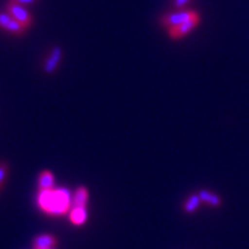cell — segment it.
<instances>
[{
  "label": "cell",
  "mask_w": 249,
  "mask_h": 249,
  "mask_svg": "<svg viewBox=\"0 0 249 249\" xmlns=\"http://www.w3.org/2000/svg\"><path fill=\"white\" fill-rule=\"evenodd\" d=\"M38 206L49 215H62L69 210L70 195L69 191L60 190L41 191L38 195Z\"/></svg>",
  "instance_id": "obj_1"
},
{
  "label": "cell",
  "mask_w": 249,
  "mask_h": 249,
  "mask_svg": "<svg viewBox=\"0 0 249 249\" xmlns=\"http://www.w3.org/2000/svg\"><path fill=\"white\" fill-rule=\"evenodd\" d=\"M7 13L9 14L13 19H16L17 22H19L20 24H23L26 28L32 24L33 18L30 14V12L24 8V5H20V4L12 3V1H8L7 4Z\"/></svg>",
  "instance_id": "obj_2"
},
{
  "label": "cell",
  "mask_w": 249,
  "mask_h": 249,
  "mask_svg": "<svg viewBox=\"0 0 249 249\" xmlns=\"http://www.w3.org/2000/svg\"><path fill=\"white\" fill-rule=\"evenodd\" d=\"M197 13L194 10H179V12H176V13L167 14L161 18V24L168 28H172V27L179 26V24L184 23L191 18L196 17Z\"/></svg>",
  "instance_id": "obj_3"
},
{
  "label": "cell",
  "mask_w": 249,
  "mask_h": 249,
  "mask_svg": "<svg viewBox=\"0 0 249 249\" xmlns=\"http://www.w3.org/2000/svg\"><path fill=\"white\" fill-rule=\"evenodd\" d=\"M0 28L7 32L13 33L16 36H20L26 32V27L13 19L7 12H0Z\"/></svg>",
  "instance_id": "obj_4"
},
{
  "label": "cell",
  "mask_w": 249,
  "mask_h": 249,
  "mask_svg": "<svg viewBox=\"0 0 249 249\" xmlns=\"http://www.w3.org/2000/svg\"><path fill=\"white\" fill-rule=\"evenodd\" d=\"M198 22H200V16L197 14L196 17L191 18V19H188L187 22H184V23L169 28V36L174 39H178L180 38V37L186 36L187 33H190L191 31L194 30L195 27L198 24Z\"/></svg>",
  "instance_id": "obj_5"
},
{
  "label": "cell",
  "mask_w": 249,
  "mask_h": 249,
  "mask_svg": "<svg viewBox=\"0 0 249 249\" xmlns=\"http://www.w3.org/2000/svg\"><path fill=\"white\" fill-rule=\"evenodd\" d=\"M62 57V51L60 47H55L53 49L51 53L49 55L46 60H45V64H43V71L47 72V74H51V72L55 71L59 66L60 61H61Z\"/></svg>",
  "instance_id": "obj_6"
},
{
  "label": "cell",
  "mask_w": 249,
  "mask_h": 249,
  "mask_svg": "<svg viewBox=\"0 0 249 249\" xmlns=\"http://www.w3.org/2000/svg\"><path fill=\"white\" fill-rule=\"evenodd\" d=\"M33 249H51L57 244V239L50 234H42L36 236L32 242Z\"/></svg>",
  "instance_id": "obj_7"
},
{
  "label": "cell",
  "mask_w": 249,
  "mask_h": 249,
  "mask_svg": "<svg viewBox=\"0 0 249 249\" xmlns=\"http://www.w3.org/2000/svg\"><path fill=\"white\" fill-rule=\"evenodd\" d=\"M55 186V179H53V174L49 171H45L39 174L38 178V187L41 191H50L53 190Z\"/></svg>",
  "instance_id": "obj_8"
},
{
  "label": "cell",
  "mask_w": 249,
  "mask_h": 249,
  "mask_svg": "<svg viewBox=\"0 0 249 249\" xmlns=\"http://www.w3.org/2000/svg\"><path fill=\"white\" fill-rule=\"evenodd\" d=\"M88 202V191L86 187H79L72 197V207H86Z\"/></svg>",
  "instance_id": "obj_9"
},
{
  "label": "cell",
  "mask_w": 249,
  "mask_h": 249,
  "mask_svg": "<svg viewBox=\"0 0 249 249\" xmlns=\"http://www.w3.org/2000/svg\"><path fill=\"white\" fill-rule=\"evenodd\" d=\"M87 220V210L86 207H72L70 213V221L74 225H83Z\"/></svg>",
  "instance_id": "obj_10"
},
{
  "label": "cell",
  "mask_w": 249,
  "mask_h": 249,
  "mask_svg": "<svg viewBox=\"0 0 249 249\" xmlns=\"http://www.w3.org/2000/svg\"><path fill=\"white\" fill-rule=\"evenodd\" d=\"M198 196H200L201 201L209 203V205H210V206H213V207L220 206V203H221L220 197L217 196V195H215V194H211L210 191L201 190L200 192H198Z\"/></svg>",
  "instance_id": "obj_11"
},
{
  "label": "cell",
  "mask_w": 249,
  "mask_h": 249,
  "mask_svg": "<svg viewBox=\"0 0 249 249\" xmlns=\"http://www.w3.org/2000/svg\"><path fill=\"white\" fill-rule=\"evenodd\" d=\"M200 202H201V198L200 196H198V194L197 195H192V196H190V198L184 202V211L186 213H194V211H196L197 209H198V206H200Z\"/></svg>",
  "instance_id": "obj_12"
},
{
  "label": "cell",
  "mask_w": 249,
  "mask_h": 249,
  "mask_svg": "<svg viewBox=\"0 0 249 249\" xmlns=\"http://www.w3.org/2000/svg\"><path fill=\"white\" fill-rule=\"evenodd\" d=\"M8 171H9V165L7 161H0V187H3L4 182L7 179Z\"/></svg>",
  "instance_id": "obj_13"
},
{
  "label": "cell",
  "mask_w": 249,
  "mask_h": 249,
  "mask_svg": "<svg viewBox=\"0 0 249 249\" xmlns=\"http://www.w3.org/2000/svg\"><path fill=\"white\" fill-rule=\"evenodd\" d=\"M8 1H12V3L20 4V5H27V4L36 3L37 0H8Z\"/></svg>",
  "instance_id": "obj_14"
},
{
  "label": "cell",
  "mask_w": 249,
  "mask_h": 249,
  "mask_svg": "<svg viewBox=\"0 0 249 249\" xmlns=\"http://www.w3.org/2000/svg\"><path fill=\"white\" fill-rule=\"evenodd\" d=\"M188 1H190V0H173V4L176 8H182L184 7Z\"/></svg>",
  "instance_id": "obj_15"
},
{
  "label": "cell",
  "mask_w": 249,
  "mask_h": 249,
  "mask_svg": "<svg viewBox=\"0 0 249 249\" xmlns=\"http://www.w3.org/2000/svg\"><path fill=\"white\" fill-rule=\"evenodd\" d=\"M0 188H1V187H0Z\"/></svg>",
  "instance_id": "obj_16"
}]
</instances>
